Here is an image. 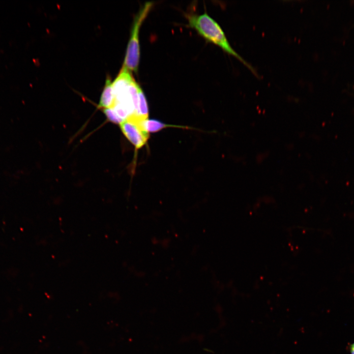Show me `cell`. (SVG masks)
I'll list each match as a JSON object with an SVG mask.
<instances>
[{
    "instance_id": "cell-1",
    "label": "cell",
    "mask_w": 354,
    "mask_h": 354,
    "mask_svg": "<svg viewBox=\"0 0 354 354\" xmlns=\"http://www.w3.org/2000/svg\"><path fill=\"white\" fill-rule=\"evenodd\" d=\"M188 20L189 27L195 29L202 37L237 59L253 73H256L253 67L233 49L218 24L206 13L190 15Z\"/></svg>"
},
{
    "instance_id": "cell-2",
    "label": "cell",
    "mask_w": 354,
    "mask_h": 354,
    "mask_svg": "<svg viewBox=\"0 0 354 354\" xmlns=\"http://www.w3.org/2000/svg\"><path fill=\"white\" fill-rule=\"evenodd\" d=\"M153 4L146 2L136 16L127 45L123 66L129 71L137 72L140 59L139 33L142 23L148 15Z\"/></svg>"
},
{
    "instance_id": "cell-3",
    "label": "cell",
    "mask_w": 354,
    "mask_h": 354,
    "mask_svg": "<svg viewBox=\"0 0 354 354\" xmlns=\"http://www.w3.org/2000/svg\"><path fill=\"white\" fill-rule=\"evenodd\" d=\"M143 121L131 116L120 124L123 134L137 149L145 145L149 136L143 127Z\"/></svg>"
},
{
    "instance_id": "cell-4",
    "label": "cell",
    "mask_w": 354,
    "mask_h": 354,
    "mask_svg": "<svg viewBox=\"0 0 354 354\" xmlns=\"http://www.w3.org/2000/svg\"><path fill=\"white\" fill-rule=\"evenodd\" d=\"M115 102V97L113 91V84L110 78L108 77L106 80L98 106L104 109L112 108L114 105Z\"/></svg>"
},
{
    "instance_id": "cell-5",
    "label": "cell",
    "mask_w": 354,
    "mask_h": 354,
    "mask_svg": "<svg viewBox=\"0 0 354 354\" xmlns=\"http://www.w3.org/2000/svg\"><path fill=\"white\" fill-rule=\"evenodd\" d=\"M143 127L148 133L157 132L164 128L170 127H183L182 126L164 123L154 119H147L143 121Z\"/></svg>"
},
{
    "instance_id": "cell-6",
    "label": "cell",
    "mask_w": 354,
    "mask_h": 354,
    "mask_svg": "<svg viewBox=\"0 0 354 354\" xmlns=\"http://www.w3.org/2000/svg\"><path fill=\"white\" fill-rule=\"evenodd\" d=\"M103 112L107 118L111 122L120 124L124 121V120L117 114L113 108L104 109Z\"/></svg>"
},
{
    "instance_id": "cell-7",
    "label": "cell",
    "mask_w": 354,
    "mask_h": 354,
    "mask_svg": "<svg viewBox=\"0 0 354 354\" xmlns=\"http://www.w3.org/2000/svg\"><path fill=\"white\" fill-rule=\"evenodd\" d=\"M350 352L351 354H354V343L351 346Z\"/></svg>"
}]
</instances>
